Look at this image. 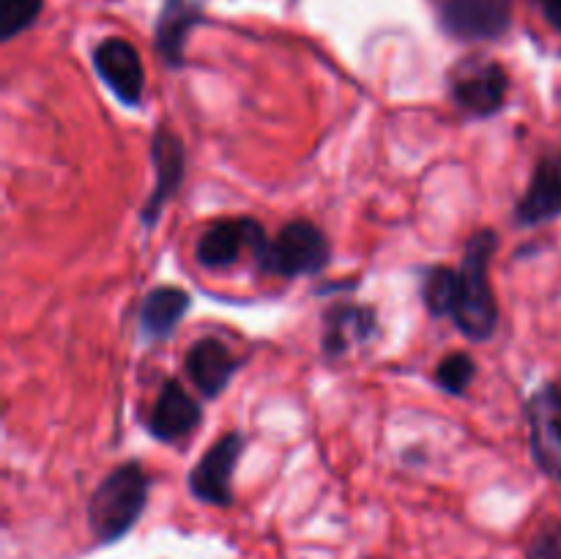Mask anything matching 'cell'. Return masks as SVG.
I'll list each match as a JSON object with an SVG mask.
<instances>
[{
    "instance_id": "obj_4",
    "label": "cell",
    "mask_w": 561,
    "mask_h": 559,
    "mask_svg": "<svg viewBox=\"0 0 561 559\" xmlns=\"http://www.w3.org/2000/svg\"><path fill=\"white\" fill-rule=\"evenodd\" d=\"M453 99L471 118H491L502 113L510 93V75L491 58H469L453 75Z\"/></svg>"
},
{
    "instance_id": "obj_20",
    "label": "cell",
    "mask_w": 561,
    "mask_h": 559,
    "mask_svg": "<svg viewBox=\"0 0 561 559\" xmlns=\"http://www.w3.org/2000/svg\"><path fill=\"white\" fill-rule=\"evenodd\" d=\"M526 559H561V521L548 518L526 543Z\"/></svg>"
},
{
    "instance_id": "obj_17",
    "label": "cell",
    "mask_w": 561,
    "mask_h": 559,
    "mask_svg": "<svg viewBox=\"0 0 561 559\" xmlns=\"http://www.w3.org/2000/svg\"><path fill=\"white\" fill-rule=\"evenodd\" d=\"M477 376L474 356L466 351H453L436 365V384L449 395H463Z\"/></svg>"
},
{
    "instance_id": "obj_13",
    "label": "cell",
    "mask_w": 561,
    "mask_h": 559,
    "mask_svg": "<svg viewBox=\"0 0 561 559\" xmlns=\"http://www.w3.org/2000/svg\"><path fill=\"white\" fill-rule=\"evenodd\" d=\"M241 360L217 338H203L190 345L184 356V370L203 398H217L225 392L230 378L239 373Z\"/></svg>"
},
{
    "instance_id": "obj_9",
    "label": "cell",
    "mask_w": 561,
    "mask_h": 559,
    "mask_svg": "<svg viewBox=\"0 0 561 559\" xmlns=\"http://www.w3.org/2000/svg\"><path fill=\"white\" fill-rule=\"evenodd\" d=\"M151 162H153V190L151 197L142 206L140 219L146 228H153L162 217L164 206L179 195L186 173V151L184 142L168 126H159L151 137Z\"/></svg>"
},
{
    "instance_id": "obj_12",
    "label": "cell",
    "mask_w": 561,
    "mask_h": 559,
    "mask_svg": "<svg viewBox=\"0 0 561 559\" xmlns=\"http://www.w3.org/2000/svg\"><path fill=\"white\" fill-rule=\"evenodd\" d=\"M561 217V153H546L515 206V223L537 228Z\"/></svg>"
},
{
    "instance_id": "obj_6",
    "label": "cell",
    "mask_w": 561,
    "mask_h": 559,
    "mask_svg": "<svg viewBox=\"0 0 561 559\" xmlns=\"http://www.w3.org/2000/svg\"><path fill=\"white\" fill-rule=\"evenodd\" d=\"M266 241V228H263L257 219H219V223H214L211 228L197 239L195 258L197 263L206 269H228L233 266V263H239L244 252H252V258L261 255Z\"/></svg>"
},
{
    "instance_id": "obj_22",
    "label": "cell",
    "mask_w": 561,
    "mask_h": 559,
    "mask_svg": "<svg viewBox=\"0 0 561 559\" xmlns=\"http://www.w3.org/2000/svg\"><path fill=\"white\" fill-rule=\"evenodd\" d=\"M551 395H553V400H557V406L561 411V384H551Z\"/></svg>"
},
{
    "instance_id": "obj_2",
    "label": "cell",
    "mask_w": 561,
    "mask_h": 559,
    "mask_svg": "<svg viewBox=\"0 0 561 559\" xmlns=\"http://www.w3.org/2000/svg\"><path fill=\"white\" fill-rule=\"evenodd\" d=\"M151 477L140 460L115 466L88 499V526L99 543H118L129 535L148 504Z\"/></svg>"
},
{
    "instance_id": "obj_11",
    "label": "cell",
    "mask_w": 561,
    "mask_h": 559,
    "mask_svg": "<svg viewBox=\"0 0 561 559\" xmlns=\"http://www.w3.org/2000/svg\"><path fill=\"white\" fill-rule=\"evenodd\" d=\"M203 422V409L197 398H192L175 378H168L153 400L151 417H148V433L157 442L173 444L190 436Z\"/></svg>"
},
{
    "instance_id": "obj_3",
    "label": "cell",
    "mask_w": 561,
    "mask_h": 559,
    "mask_svg": "<svg viewBox=\"0 0 561 559\" xmlns=\"http://www.w3.org/2000/svg\"><path fill=\"white\" fill-rule=\"evenodd\" d=\"M263 274L274 277H312L321 274L332 261V247L327 233L310 219H294L285 225L274 239L266 241L261 255L255 258Z\"/></svg>"
},
{
    "instance_id": "obj_1",
    "label": "cell",
    "mask_w": 561,
    "mask_h": 559,
    "mask_svg": "<svg viewBox=\"0 0 561 559\" xmlns=\"http://www.w3.org/2000/svg\"><path fill=\"white\" fill-rule=\"evenodd\" d=\"M496 247V230H477L466 241L460 266L455 269L447 318H453L455 327L469 340H488L499 327V305L491 288V261Z\"/></svg>"
},
{
    "instance_id": "obj_10",
    "label": "cell",
    "mask_w": 561,
    "mask_h": 559,
    "mask_svg": "<svg viewBox=\"0 0 561 559\" xmlns=\"http://www.w3.org/2000/svg\"><path fill=\"white\" fill-rule=\"evenodd\" d=\"M526 422H529L531 458L548 477L561 482V411L551 395V384L529 398Z\"/></svg>"
},
{
    "instance_id": "obj_19",
    "label": "cell",
    "mask_w": 561,
    "mask_h": 559,
    "mask_svg": "<svg viewBox=\"0 0 561 559\" xmlns=\"http://www.w3.org/2000/svg\"><path fill=\"white\" fill-rule=\"evenodd\" d=\"M44 0H0V38L11 42L42 14Z\"/></svg>"
},
{
    "instance_id": "obj_7",
    "label": "cell",
    "mask_w": 561,
    "mask_h": 559,
    "mask_svg": "<svg viewBox=\"0 0 561 559\" xmlns=\"http://www.w3.org/2000/svg\"><path fill=\"white\" fill-rule=\"evenodd\" d=\"M442 25L460 42H496L513 25V0H444Z\"/></svg>"
},
{
    "instance_id": "obj_16",
    "label": "cell",
    "mask_w": 561,
    "mask_h": 559,
    "mask_svg": "<svg viewBox=\"0 0 561 559\" xmlns=\"http://www.w3.org/2000/svg\"><path fill=\"white\" fill-rule=\"evenodd\" d=\"M192 25H195V11L184 9L181 0H173L170 9L162 14V20H159V27H157V47L168 66L184 64V42H186V31H190Z\"/></svg>"
},
{
    "instance_id": "obj_18",
    "label": "cell",
    "mask_w": 561,
    "mask_h": 559,
    "mask_svg": "<svg viewBox=\"0 0 561 559\" xmlns=\"http://www.w3.org/2000/svg\"><path fill=\"white\" fill-rule=\"evenodd\" d=\"M453 283L455 269L453 266H433L425 274V285H422V299H425L427 312L433 318H447L449 301H453Z\"/></svg>"
},
{
    "instance_id": "obj_21",
    "label": "cell",
    "mask_w": 561,
    "mask_h": 559,
    "mask_svg": "<svg viewBox=\"0 0 561 559\" xmlns=\"http://www.w3.org/2000/svg\"><path fill=\"white\" fill-rule=\"evenodd\" d=\"M537 3H540L542 16L561 33V0H537Z\"/></svg>"
},
{
    "instance_id": "obj_15",
    "label": "cell",
    "mask_w": 561,
    "mask_h": 559,
    "mask_svg": "<svg viewBox=\"0 0 561 559\" xmlns=\"http://www.w3.org/2000/svg\"><path fill=\"white\" fill-rule=\"evenodd\" d=\"M190 294L179 285H159L140 305V332L153 343L170 340L190 312Z\"/></svg>"
},
{
    "instance_id": "obj_14",
    "label": "cell",
    "mask_w": 561,
    "mask_h": 559,
    "mask_svg": "<svg viewBox=\"0 0 561 559\" xmlns=\"http://www.w3.org/2000/svg\"><path fill=\"white\" fill-rule=\"evenodd\" d=\"M378 329V312L367 305L337 301L323 312V354L329 360H340L354 345L367 343Z\"/></svg>"
},
{
    "instance_id": "obj_8",
    "label": "cell",
    "mask_w": 561,
    "mask_h": 559,
    "mask_svg": "<svg viewBox=\"0 0 561 559\" xmlns=\"http://www.w3.org/2000/svg\"><path fill=\"white\" fill-rule=\"evenodd\" d=\"M93 69L102 77L104 85L113 91L126 107H140L142 91H146V69L135 44L126 38H104L93 47Z\"/></svg>"
},
{
    "instance_id": "obj_5",
    "label": "cell",
    "mask_w": 561,
    "mask_h": 559,
    "mask_svg": "<svg viewBox=\"0 0 561 559\" xmlns=\"http://www.w3.org/2000/svg\"><path fill=\"white\" fill-rule=\"evenodd\" d=\"M244 453V436L239 431L225 433L222 438L211 444L190 471L192 497L201 499L211 507H230L233 504V471Z\"/></svg>"
}]
</instances>
